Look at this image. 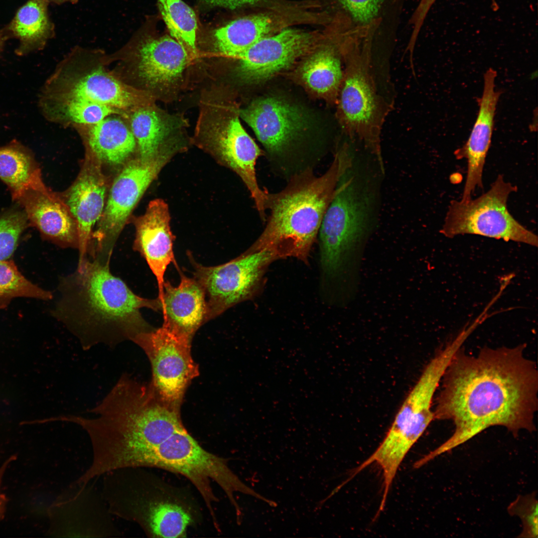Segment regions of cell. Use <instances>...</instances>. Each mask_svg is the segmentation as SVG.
<instances>
[{"instance_id": "23", "label": "cell", "mask_w": 538, "mask_h": 538, "mask_svg": "<svg viewBox=\"0 0 538 538\" xmlns=\"http://www.w3.org/2000/svg\"><path fill=\"white\" fill-rule=\"evenodd\" d=\"M128 122L136 143L138 157L150 159L167 150L182 152L187 140L182 132L183 123L165 114L152 103L140 106L128 113Z\"/></svg>"}, {"instance_id": "17", "label": "cell", "mask_w": 538, "mask_h": 538, "mask_svg": "<svg viewBox=\"0 0 538 538\" xmlns=\"http://www.w3.org/2000/svg\"><path fill=\"white\" fill-rule=\"evenodd\" d=\"M52 534L61 537L119 536L101 492L89 483L71 484L49 510Z\"/></svg>"}, {"instance_id": "8", "label": "cell", "mask_w": 538, "mask_h": 538, "mask_svg": "<svg viewBox=\"0 0 538 538\" xmlns=\"http://www.w3.org/2000/svg\"><path fill=\"white\" fill-rule=\"evenodd\" d=\"M203 114L194 143L219 164L235 172L248 189L263 222L268 192L258 182L256 165L264 155L223 101L213 102Z\"/></svg>"}, {"instance_id": "22", "label": "cell", "mask_w": 538, "mask_h": 538, "mask_svg": "<svg viewBox=\"0 0 538 538\" xmlns=\"http://www.w3.org/2000/svg\"><path fill=\"white\" fill-rule=\"evenodd\" d=\"M43 237L63 248H78L76 221L64 199L46 186L30 189L15 200Z\"/></svg>"}, {"instance_id": "28", "label": "cell", "mask_w": 538, "mask_h": 538, "mask_svg": "<svg viewBox=\"0 0 538 538\" xmlns=\"http://www.w3.org/2000/svg\"><path fill=\"white\" fill-rule=\"evenodd\" d=\"M343 57L334 43L319 48L303 63L300 76L312 91L332 100L338 98L344 75Z\"/></svg>"}, {"instance_id": "4", "label": "cell", "mask_w": 538, "mask_h": 538, "mask_svg": "<svg viewBox=\"0 0 538 538\" xmlns=\"http://www.w3.org/2000/svg\"><path fill=\"white\" fill-rule=\"evenodd\" d=\"M350 157L349 148L342 144L322 175L307 170L290 178L281 190L268 192L266 226L246 252L267 251L277 259L292 257L307 263L324 215Z\"/></svg>"}, {"instance_id": "5", "label": "cell", "mask_w": 538, "mask_h": 538, "mask_svg": "<svg viewBox=\"0 0 538 538\" xmlns=\"http://www.w3.org/2000/svg\"><path fill=\"white\" fill-rule=\"evenodd\" d=\"M101 493L113 516L137 524L152 538H184L195 522L192 505L163 487L141 467H125L101 476Z\"/></svg>"}, {"instance_id": "31", "label": "cell", "mask_w": 538, "mask_h": 538, "mask_svg": "<svg viewBox=\"0 0 538 538\" xmlns=\"http://www.w3.org/2000/svg\"><path fill=\"white\" fill-rule=\"evenodd\" d=\"M18 297L49 300L53 294L27 279L12 261H0V309Z\"/></svg>"}, {"instance_id": "20", "label": "cell", "mask_w": 538, "mask_h": 538, "mask_svg": "<svg viewBox=\"0 0 538 538\" xmlns=\"http://www.w3.org/2000/svg\"><path fill=\"white\" fill-rule=\"evenodd\" d=\"M168 204L162 199L151 200L143 215L134 222V249L145 259L156 277L160 299L163 292L164 274L168 266H178L173 253L175 236L171 230Z\"/></svg>"}, {"instance_id": "26", "label": "cell", "mask_w": 538, "mask_h": 538, "mask_svg": "<svg viewBox=\"0 0 538 538\" xmlns=\"http://www.w3.org/2000/svg\"><path fill=\"white\" fill-rule=\"evenodd\" d=\"M274 28L272 17L267 13L241 17L214 29L212 45L213 49L222 55L238 57L260 39L269 35Z\"/></svg>"}, {"instance_id": "37", "label": "cell", "mask_w": 538, "mask_h": 538, "mask_svg": "<svg viewBox=\"0 0 538 538\" xmlns=\"http://www.w3.org/2000/svg\"><path fill=\"white\" fill-rule=\"evenodd\" d=\"M8 36L5 29L0 31V52L2 48L4 41Z\"/></svg>"}, {"instance_id": "30", "label": "cell", "mask_w": 538, "mask_h": 538, "mask_svg": "<svg viewBox=\"0 0 538 538\" xmlns=\"http://www.w3.org/2000/svg\"><path fill=\"white\" fill-rule=\"evenodd\" d=\"M160 15L169 35L190 55L197 52L198 21L194 10L182 0H157Z\"/></svg>"}, {"instance_id": "11", "label": "cell", "mask_w": 538, "mask_h": 538, "mask_svg": "<svg viewBox=\"0 0 538 538\" xmlns=\"http://www.w3.org/2000/svg\"><path fill=\"white\" fill-rule=\"evenodd\" d=\"M238 114L264 146L269 166L276 175L287 181L307 171L294 147L306 124L299 108L269 97L254 101Z\"/></svg>"}, {"instance_id": "32", "label": "cell", "mask_w": 538, "mask_h": 538, "mask_svg": "<svg viewBox=\"0 0 538 538\" xmlns=\"http://www.w3.org/2000/svg\"><path fill=\"white\" fill-rule=\"evenodd\" d=\"M28 222L23 211H9L0 216V261L8 260L13 254Z\"/></svg>"}, {"instance_id": "18", "label": "cell", "mask_w": 538, "mask_h": 538, "mask_svg": "<svg viewBox=\"0 0 538 538\" xmlns=\"http://www.w3.org/2000/svg\"><path fill=\"white\" fill-rule=\"evenodd\" d=\"M314 43L311 33L293 28L267 36L238 57L237 76L246 83L266 81L289 67Z\"/></svg>"}, {"instance_id": "35", "label": "cell", "mask_w": 538, "mask_h": 538, "mask_svg": "<svg viewBox=\"0 0 538 538\" xmlns=\"http://www.w3.org/2000/svg\"><path fill=\"white\" fill-rule=\"evenodd\" d=\"M210 6L236 9L247 5H254L264 0H201Z\"/></svg>"}, {"instance_id": "1", "label": "cell", "mask_w": 538, "mask_h": 538, "mask_svg": "<svg viewBox=\"0 0 538 538\" xmlns=\"http://www.w3.org/2000/svg\"><path fill=\"white\" fill-rule=\"evenodd\" d=\"M525 346L485 347L470 355L460 348L442 378L434 419L449 420L455 428L446 441L420 458L426 464L485 429L506 427L514 435L535 430L538 375Z\"/></svg>"}, {"instance_id": "3", "label": "cell", "mask_w": 538, "mask_h": 538, "mask_svg": "<svg viewBox=\"0 0 538 538\" xmlns=\"http://www.w3.org/2000/svg\"><path fill=\"white\" fill-rule=\"evenodd\" d=\"M383 161L355 146L320 226L323 273L343 286L358 283L364 249L378 225Z\"/></svg>"}, {"instance_id": "21", "label": "cell", "mask_w": 538, "mask_h": 538, "mask_svg": "<svg viewBox=\"0 0 538 538\" xmlns=\"http://www.w3.org/2000/svg\"><path fill=\"white\" fill-rule=\"evenodd\" d=\"M496 71L489 68L484 75L479 111L470 134L462 147L455 151L458 158H465L467 171L461 200L468 201L477 187H483L482 176L494 125V118L501 93L496 90Z\"/></svg>"}, {"instance_id": "7", "label": "cell", "mask_w": 538, "mask_h": 538, "mask_svg": "<svg viewBox=\"0 0 538 538\" xmlns=\"http://www.w3.org/2000/svg\"><path fill=\"white\" fill-rule=\"evenodd\" d=\"M376 54L357 49L342 55L345 67L337 98L338 117L349 139L383 160L381 133L393 102L377 74Z\"/></svg>"}, {"instance_id": "27", "label": "cell", "mask_w": 538, "mask_h": 538, "mask_svg": "<svg viewBox=\"0 0 538 538\" xmlns=\"http://www.w3.org/2000/svg\"><path fill=\"white\" fill-rule=\"evenodd\" d=\"M47 5L44 0H28L4 29L8 36L19 40L16 51L19 55L43 48L53 35L54 26L48 15Z\"/></svg>"}, {"instance_id": "33", "label": "cell", "mask_w": 538, "mask_h": 538, "mask_svg": "<svg viewBox=\"0 0 538 538\" xmlns=\"http://www.w3.org/2000/svg\"><path fill=\"white\" fill-rule=\"evenodd\" d=\"M508 511L522 520L523 531L520 537L538 538V501L534 494L519 496L509 506Z\"/></svg>"}, {"instance_id": "24", "label": "cell", "mask_w": 538, "mask_h": 538, "mask_svg": "<svg viewBox=\"0 0 538 538\" xmlns=\"http://www.w3.org/2000/svg\"><path fill=\"white\" fill-rule=\"evenodd\" d=\"M180 281L174 286L167 280L163 284L160 299L162 326L192 341L197 330L207 322V304L205 291L193 277L186 276L179 267Z\"/></svg>"}, {"instance_id": "25", "label": "cell", "mask_w": 538, "mask_h": 538, "mask_svg": "<svg viewBox=\"0 0 538 538\" xmlns=\"http://www.w3.org/2000/svg\"><path fill=\"white\" fill-rule=\"evenodd\" d=\"M82 137L86 149L102 162L119 165L136 150L130 127L123 117L113 115L94 124L73 127Z\"/></svg>"}, {"instance_id": "2", "label": "cell", "mask_w": 538, "mask_h": 538, "mask_svg": "<svg viewBox=\"0 0 538 538\" xmlns=\"http://www.w3.org/2000/svg\"><path fill=\"white\" fill-rule=\"evenodd\" d=\"M109 265L88 257L58 284L59 297L52 315L84 349L100 343L112 346L133 341L153 329L140 309L161 311L157 297L148 299L135 294L111 273Z\"/></svg>"}, {"instance_id": "34", "label": "cell", "mask_w": 538, "mask_h": 538, "mask_svg": "<svg viewBox=\"0 0 538 538\" xmlns=\"http://www.w3.org/2000/svg\"><path fill=\"white\" fill-rule=\"evenodd\" d=\"M436 0H420L410 19L412 28L408 45L414 46L427 14Z\"/></svg>"}, {"instance_id": "15", "label": "cell", "mask_w": 538, "mask_h": 538, "mask_svg": "<svg viewBox=\"0 0 538 538\" xmlns=\"http://www.w3.org/2000/svg\"><path fill=\"white\" fill-rule=\"evenodd\" d=\"M454 354L452 348L445 346L425 368L380 443L388 456L404 458L434 419L433 398Z\"/></svg>"}, {"instance_id": "14", "label": "cell", "mask_w": 538, "mask_h": 538, "mask_svg": "<svg viewBox=\"0 0 538 538\" xmlns=\"http://www.w3.org/2000/svg\"><path fill=\"white\" fill-rule=\"evenodd\" d=\"M133 341L150 361L149 386L155 396L166 406L180 411L187 387L199 375L191 354V341L162 326L137 335Z\"/></svg>"}, {"instance_id": "13", "label": "cell", "mask_w": 538, "mask_h": 538, "mask_svg": "<svg viewBox=\"0 0 538 538\" xmlns=\"http://www.w3.org/2000/svg\"><path fill=\"white\" fill-rule=\"evenodd\" d=\"M187 255L193 277L205 292L207 321L254 297L262 287L268 266L277 260L269 252L245 251L227 263L209 267L196 262L190 253Z\"/></svg>"}, {"instance_id": "16", "label": "cell", "mask_w": 538, "mask_h": 538, "mask_svg": "<svg viewBox=\"0 0 538 538\" xmlns=\"http://www.w3.org/2000/svg\"><path fill=\"white\" fill-rule=\"evenodd\" d=\"M335 40L341 46H380L397 32L404 0H332Z\"/></svg>"}, {"instance_id": "19", "label": "cell", "mask_w": 538, "mask_h": 538, "mask_svg": "<svg viewBox=\"0 0 538 538\" xmlns=\"http://www.w3.org/2000/svg\"><path fill=\"white\" fill-rule=\"evenodd\" d=\"M101 163L86 149L80 171L63 199L77 224L78 263L88 258L93 230L102 216L106 203L107 185Z\"/></svg>"}, {"instance_id": "38", "label": "cell", "mask_w": 538, "mask_h": 538, "mask_svg": "<svg viewBox=\"0 0 538 538\" xmlns=\"http://www.w3.org/2000/svg\"><path fill=\"white\" fill-rule=\"evenodd\" d=\"M44 0L46 1L48 3L50 2H51L56 3L57 4H61L62 3H65V2H67L75 3V2H77V1L78 0Z\"/></svg>"}, {"instance_id": "29", "label": "cell", "mask_w": 538, "mask_h": 538, "mask_svg": "<svg viewBox=\"0 0 538 538\" xmlns=\"http://www.w3.org/2000/svg\"><path fill=\"white\" fill-rule=\"evenodd\" d=\"M0 179L14 200L28 189L46 186L31 152L16 141L0 147Z\"/></svg>"}, {"instance_id": "12", "label": "cell", "mask_w": 538, "mask_h": 538, "mask_svg": "<svg viewBox=\"0 0 538 538\" xmlns=\"http://www.w3.org/2000/svg\"><path fill=\"white\" fill-rule=\"evenodd\" d=\"M177 154L174 150H165L150 159L137 157L125 164L113 182L103 214L93 233L91 258L110 264L116 241L134 209Z\"/></svg>"}, {"instance_id": "36", "label": "cell", "mask_w": 538, "mask_h": 538, "mask_svg": "<svg viewBox=\"0 0 538 538\" xmlns=\"http://www.w3.org/2000/svg\"><path fill=\"white\" fill-rule=\"evenodd\" d=\"M16 457L15 456H11L8 459H7L2 465L0 468V488L2 478L5 471L6 468L8 466V464L15 459ZM7 502V499L4 495L1 494L0 491V521L4 518L6 505Z\"/></svg>"}, {"instance_id": "9", "label": "cell", "mask_w": 538, "mask_h": 538, "mask_svg": "<svg viewBox=\"0 0 538 538\" xmlns=\"http://www.w3.org/2000/svg\"><path fill=\"white\" fill-rule=\"evenodd\" d=\"M189 55L170 35L140 32L108 57L122 81L151 95V91L170 88L181 79Z\"/></svg>"}, {"instance_id": "6", "label": "cell", "mask_w": 538, "mask_h": 538, "mask_svg": "<svg viewBox=\"0 0 538 538\" xmlns=\"http://www.w3.org/2000/svg\"><path fill=\"white\" fill-rule=\"evenodd\" d=\"M151 95L122 81L110 66L108 54L77 46L60 61L41 92V110L61 105L100 106L124 118L136 108L151 103Z\"/></svg>"}, {"instance_id": "10", "label": "cell", "mask_w": 538, "mask_h": 538, "mask_svg": "<svg viewBox=\"0 0 538 538\" xmlns=\"http://www.w3.org/2000/svg\"><path fill=\"white\" fill-rule=\"evenodd\" d=\"M517 187L499 175L485 193L466 201L453 200L440 232L446 237L474 234L537 247V236L509 212L507 202Z\"/></svg>"}]
</instances>
